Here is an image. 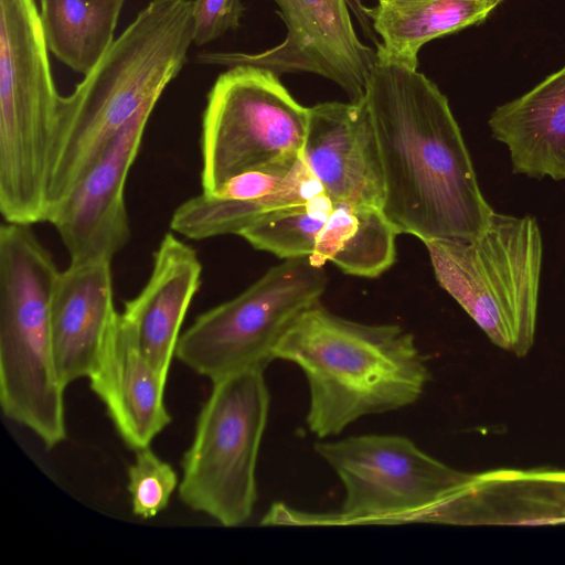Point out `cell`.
<instances>
[{
  "label": "cell",
  "instance_id": "cell-13",
  "mask_svg": "<svg viewBox=\"0 0 565 565\" xmlns=\"http://www.w3.org/2000/svg\"><path fill=\"white\" fill-rule=\"evenodd\" d=\"M301 157L334 203L382 209L383 177L364 98L310 107Z\"/></svg>",
  "mask_w": 565,
  "mask_h": 565
},
{
  "label": "cell",
  "instance_id": "cell-16",
  "mask_svg": "<svg viewBox=\"0 0 565 565\" xmlns=\"http://www.w3.org/2000/svg\"><path fill=\"white\" fill-rule=\"evenodd\" d=\"M117 313L110 260L70 262L60 271L52 302V334L65 386L89 377Z\"/></svg>",
  "mask_w": 565,
  "mask_h": 565
},
{
  "label": "cell",
  "instance_id": "cell-21",
  "mask_svg": "<svg viewBox=\"0 0 565 565\" xmlns=\"http://www.w3.org/2000/svg\"><path fill=\"white\" fill-rule=\"evenodd\" d=\"M323 192V186L301 157L276 192L259 199L237 201L202 191L174 210L170 227L173 232L196 241L228 234L238 235L263 215L303 203Z\"/></svg>",
  "mask_w": 565,
  "mask_h": 565
},
{
  "label": "cell",
  "instance_id": "cell-22",
  "mask_svg": "<svg viewBox=\"0 0 565 565\" xmlns=\"http://www.w3.org/2000/svg\"><path fill=\"white\" fill-rule=\"evenodd\" d=\"M125 0H40L49 50L75 73L86 75L115 41Z\"/></svg>",
  "mask_w": 565,
  "mask_h": 565
},
{
  "label": "cell",
  "instance_id": "cell-12",
  "mask_svg": "<svg viewBox=\"0 0 565 565\" xmlns=\"http://www.w3.org/2000/svg\"><path fill=\"white\" fill-rule=\"evenodd\" d=\"M151 110L129 121L50 215L71 262L113 260L129 242L131 231L125 185L137 157Z\"/></svg>",
  "mask_w": 565,
  "mask_h": 565
},
{
  "label": "cell",
  "instance_id": "cell-4",
  "mask_svg": "<svg viewBox=\"0 0 565 565\" xmlns=\"http://www.w3.org/2000/svg\"><path fill=\"white\" fill-rule=\"evenodd\" d=\"M60 271L31 225L1 224V408L49 448L66 437V386L57 371L52 334V302Z\"/></svg>",
  "mask_w": 565,
  "mask_h": 565
},
{
  "label": "cell",
  "instance_id": "cell-19",
  "mask_svg": "<svg viewBox=\"0 0 565 565\" xmlns=\"http://www.w3.org/2000/svg\"><path fill=\"white\" fill-rule=\"evenodd\" d=\"M504 0H383L364 12L382 38L376 55L417 68L424 44L478 24Z\"/></svg>",
  "mask_w": 565,
  "mask_h": 565
},
{
  "label": "cell",
  "instance_id": "cell-10",
  "mask_svg": "<svg viewBox=\"0 0 565 565\" xmlns=\"http://www.w3.org/2000/svg\"><path fill=\"white\" fill-rule=\"evenodd\" d=\"M309 108L274 72L236 65L220 74L206 96L201 134V185L215 192L230 179L301 157Z\"/></svg>",
  "mask_w": 565,
  "mask_h": 565
},
{
  "label": "cell",
  "instance_id": "cell-2",
  "mask_svg": "<svg viewBox=\"0 0 565 565\" xmlns=\"http://www.w3.org/2000/svg\"><path fill=\"white\" fill-rule=\"evenodd\" d=\"M193 44L192 0H150L97 64L62 96L47 186V217L114 137L153 110Z\"/></svg>",
  "mask_w": 565,
  "mask_h": 565
},
{
  "label": "cell",
  "instance_id": "cell-26",
  "mask_svg": "<svg viewBox=\"0 0 565 565\" xmlns=\"http://www.w3.org/2000/svg\"><path fill=\"white\" fill-rule=\"evenodd\" d=\"M300 158L294 162L269 166L241 173L230 179L215 192L210 193L237 201L267 196L282 186Z\"/></svg>",
  "mask_w": 565,
  "mask_h": 565
},
{
  "label": "cell",
  "instance_id": "cell-5",
  "mask_svg": "<svg viewBox=\"0 0 565 565\" xmlns=\"http://www.w3.org/2000/svg\"><path fill=\"white\" fill-rule=\"evenodd\" d=\"M35 0H0V211L46 222L58 94Z\"/></svg>",
  "mask_w": 565,
  "mask_h": 565
},
{
  "label": "cell",
  "instance_id": "cell-1",
  "mask_svg": "<svg viewBox=\"0 0 565 565\" xmlns=\"http://www.w3.org/2000/svg\"><path fill=\"white\" fill-rule=\"evenodd\" d=\"M377 143L382 211L422 242L472 238L494 210L481 193L447 97L412 68L376 55L364 94Z\"/></svg>",
  "mask_w": 565,
  "mask_h": 565
},
{
  "label": "cell",
  "instance_id": "cell-6",
  "mask_svg": "<svg viewBox=\"0 0 565 565\" xmlns=\"http://www.w3.org/2000/svg\"><path fill=\"white\" fill-rule=\"evenodd\" d=\"M436 280L498 348L523 358L536 332L543 242L531 215L494 212L472 238L423 242Z\"/></svg>",
  "mask_w": 565,
  "mask_h": 565
},
{
  "label": "cell",
  "instance_id": "cell-8",
  "mask_svg": "<svg viewBox=\"0 0 565 565\" xmlns=\"http://www.w3.org/2000/svg\"><path fill=\"white\" fill-rule=\"evenodd\" d=\"M268 411L264 370H244L213 382L182 459L179 494L184 504L223 526L248 521L257 498L256 465Z\"/></svg>",
  "mask_w": 565,
  "mask_h": 565
},
{
  "label": "cell",
  "instance_id": "cell-11",
  "mask_svg": "<svg viewBox=\"0 0 565 565\" xmlns=\"http://www.w3.org/2000/svg\"><path fill=\"white\" fill-rule=\"evenodd\" d=\"M287 28L285 40L260 53L202 52L205 65H252L278 76L308 72L339 85L350 102L364 98L375 52L358 38L347 0H274Z\"/></svg>",
  "mask_w": 565,
  "mask_h": 565
},
{
  "label": "cell",
  "instance_id": "cell-25",
  "mask_svg": "<svg viewBox=\"0 0 565 565\" xmlns=\"http://www.w3.org/2000/svg\"><path fill=\"white\" fill-rule=\"evenodd\" d=\"M244 10L242 0H192L193 44H209L238 29Z\"/></svg>",
  "mask_w": 565,
  "mask_h": 565
},
{
  "label": "cell",
  "instance_id": "cell-17",
  "mask_svg": "<svg viewBox=\"0 0 565 565\" xmlns=\"http://www.w3.org/2000/svg\"><path fill=\"white\" fill-rule=\"evenodd\" d=\"M202 274L195 250L167 233L153 254L150 277L121 312L151 365L168 377L180 330Z\"/></svg>",
  "mask_w": 565,
  "mask_h": 565
},
{
  "label": "cell",
  "instance_id": "cell-3",
  "mask_svg": "<svg viewBox=\"0 0 565 565\" xmlns=\"http://www.w3.org/2000/svg\"><path fill=\"white\" fill-rule=\"evenodd\" d=\"M275 358L297 364L309 387L307 425L318 438L359 418L414 404L429 370L412 333L397 324H369L337 316L321 302L285 333Z\"/></svg>",
  "mask_w": 565,
  "mask_h": 565
},
{
  "label": "cell",
  "instance_id": "cell-23",
  "mask_svg": "<svg viewBox=\"0 0 565 565\" xmlns=\"http://www.w3.org/2000/svg\"><path fill=\"white\" fill-rule=\"evenodd\" d=\"M333 207L334 202L323 192L263 215L238 235L254 248L281 259L309 257Z\"/></svg>",
  "mask_w": 565,
  "mask_h": 565
},
{
  "label": "cell",
  "instance_id": "cell-27",
  "mask_svg": "<svg viewBox=\"0 0 565 565\" xmlns=\"http://www.w3.org/2000/svg\"><path fill=\"white\" fill-rule=\"evenodd\" d=\"M376 1L379 2V1H383V0H376Z\"/></svg>",
  "mask_w": 565,
  "mask_h": 565
},
{
  "label": "cell",
  "instance_id": "cell-20",
  "mask_svg": "<svg viewBox=\"0 0 565 565\" xmlns=\"http://www.w3.org/2000/svg\"><path fill=\"white\" fill-rule=\"evenodd\" d=\"M398 234L380 207L334 203L309 260L318 267L331 262L345 274L375 278L394 264Z\"/></svg>",
  "mask_w": 565,
  "mask_h": 565
},
{
  "label": "cell",
  "instance_id": "cell-15",
  "mask_svg": "<svg viewBox=\"0 0 565 565\" xmlns=\"http://www.w3.org/2000/svg\"><path fill=\"white\" fill-rule=\"evenodd\" d=\"M88 379L118 434L135 451L148 447L170 424L163 402L168 377L145 356L132 324L121 312L114 319Z\"/></svg>",
  "mask_w": 565,
  "mask_h": 565
},
{
  "label": "cell",
  "instance_id": "cell-14",
  "mask_svg": "<svg viewBox=\"0 0 565 565\" xmlns=\"http://www.w3.org/2000/svg\"><path fill=\"white\" fill-rule=\"evenodd\" d=\"M451 525L565 523V470L494 469L470 473L430 515Z\"/></svg>",
  "mask_w": 565,
  "mask_h": 565
},
{
  "label": "cell",
  "instance_id": "cell-24",
  "mask_svg": "<svg viewBox=\"0 0 565 565\" xmlns=\"http://www.w3.org/2000/svg\"><path fill=\"white\" fill-rule=\"evenodd\" d=\"M178 486L173 468L150 448L136 450L128 469V491L135 515L151 519L164 510Z\"/></svg>",
  "mask_w": 565,
  "mask_h": 565
},
{
  "label": "cell",
  "instance_id": "cell-18",
  "mask_svg": "<svg viewBox=\"0 0 565 565\" xmlns=\"http://www.w3.org/2000/svg\"><path fill=\"white\" fill-rule=\"evenodd\" d=\"M488 124L493 138L507 146L514 173L565 180V64L498 106Z\"/></svg>",
  "mask_w": 565,
  "mask_h": 565
},
{
  "label": "cell",
  "instance_id": "cell-9",
  "mask_svg": "<svg viewBox=\"0 0 565 565\" xmlns=\"http://www.w3.org/2000/svg\"><path fill=\"white\" fill-rule=\"evenodd\" d=\"M322 267L309 257L285 259L236 297L201 313L177 343L175 358L213 382L275 360V350L297 318L320 302Z\"/></svg>",
  "mask_w": 565,
  "mask_h": 565
},
{
  "label": "cell",
  "instance_id": "cell-7",
  "mask_svg": "<svg viewBox=\"0 0 565 565\" xmlns=\"http://www.w3.org/2000/svg\"><path fill=\"white\" fill-rule=\"evenodd\" d=\"M344 487L339 511L312 513L275 503L262 525L428 523L469 478L399 435H361L315 445Z\"/></svg>",
  "mask_w": 565,
  "mask_h": 565
}]
</instances>
